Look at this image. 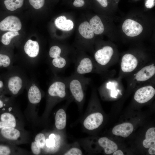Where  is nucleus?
<instances>
[{
    "mask_svg": "<svg viewBox=\"0 0 155 155\" xmlns=\"http://www.w3.org/2000/svg\"><path fill=\"white\" fill-rule=\"evenodd\" d=\"M154 28V21L151 17L144 12L134 11L122 20L118 29L120 38L137 42L149 36Z\"/></svg>",
    "mask_w": 155,
    "mask_h": 155,
    "instance_id": "f257e3e1",
    "label": "nucleus"
},
{
    "mask_svg": "<svg viewBox=\"0 0 155 155\" xmlns=\"http://www.w3.org/2000/svg\"><path fill=\"white\" fill-rule=\"evenodd\" d=\"M147 51L140 47L131 49L121 56L120 68L118 78L121 80L126 78L151 61Z\"/></svg>",
    "mask_w": 155,
    "mask_h": 155,
    "instance_id": "f03ea898",
    "label": "nucleus"
},
{
    "mask_svg": "<svg viewBox=\"0 0 155 155\" xmlns=\"http://www.w3.org/2000/svg\"><path fill=\"white\" fill-rule=\"evenodd\" d=\"M119 57L117 46L110 41L96 50L93 59L100 74H103L107 73L108 69L118 61Z\"/></svg>",
    "mask_w": 155,
    "mask_h": 155,
    "instance_id": "7ed1b4c3",
    "label": "nucleus"
},
{
    "mask_svg": "<svg viewBox=\"0 0 155 155\" xmlns=\"http://www.w3.org/2000/svg\"><path fill=\"white\" fill-rule=\"evenodd\" d=\"M155 64L150 61L127 78V88L128 90L137 89L155 78Z\"/></svg>",
    "mask_w": 155,
    "mask_h": 155,
    "instance_id": "20e7f679",
    "label": "nucleus"
},
{
    "mask_svg": "<svg viewBox=\"0 0 155 155\" xmlns=\"http://www.w3.org/2000/svg\"><path fill=\"white\" fill-rule=\"evenodd\" d=\"M68 89L75 100L82 102L84 97V90L91 82L90 78L73 74L67 78Z\"/></svg>",
    "mask_w": 155,
    "mask_h": 155,
    "instance_id": "39448f33",
    "label": "nucleus"
},
{
    "mask_svg": "<svg viewBox=\"0 0 155 155\" xmlns=\"http://www.w3.org/2000/svg\"><path fill=\"white\" fill-rule=\"evenodd\" d=\"M155 84L154 78L137 88L133 97L135 101L142 104L151 100L155 94Z\"/></svg>",
    "mask_w": 155,
    "mask_h": 155,
    "instance_id": "423d86ee",
    "label": "nucleus"
},
{
    "mask_svg": "<svg viewBox=\"0 0 155 155\" xmlns=\"http://www.w3.org/2000/svg\"><path fill=\"white\" fill-rule=\"evenodd\" d=\"M93 73L100 74L93 59L85 57L76 61L74 74L84 75L86 74Z\"/></svg>",
    "mask_w": 155,
    "mask_h": 155,
    "instance_id": "0eeeda50",
    "label": "nucleus"
},
{
    "mask_svg": "<svg viewBox=\"0 0 155 155\" xmlns=\"http://www.w3.org/2000/svg\"><path fill=\"white\" fill-rule=\"evenodd\" d=\"M68 88L67 78L57 77L50 85L48 92L52 97L63 99L66 96Z\"/></svg>",
    "mask_w": 155,
    "mask_h": 155,
    "instance_id": "6e6552de",
    "label": "nucleus"
},
{
    "mask_svg": "<svg viewBox=\"0 0 155 155\" xmlns=\"http://www.w3.org/2000/svg\"><path fill=\"white\" fill-rule=\"evenodd\" d=\"M61 49L57 45L53 46L50 48L49 55L52 59L51 64L57 70H61L65 68L68 64L66 57L61 55Z\"/></svg>",
    "mask_w": 155,
    "mask_h": 155,
    "instance_id": "1a4fd4ad",
    "label": "nucleus"
},
{
    "mask_svg": "<svg viewBox=\"0 0 155 155\" xmlns=\"http://www.w3.org/2000/svg\"><path fill=\"white\" fill-rule=\"evenodd\" d=\"M121 80L117 78H110L102 84L100 89L105 90L110 92V96L114 98H117L119 93L121 94L122 88Z\"/></svg>",
    "mask_w": 155,
    "mask_h": 155,
    "instance_id": "9d476101",
    "label": "nucleus"
},
{
    "mask_svg": "<svg viewBox=\"0 0 155 155\" xmlns=\"http://www.w3.org/2000/svg\"><path fill=\"white\" fill-rule=\"evenodd\" d=\"M22 26L19 19L13 16H9L0 22V30L3 31H18Z\"/></svg>",
    "mask_w": 155,
    "mask_h": 155,
    "instance_id": "9b49d317",
    "label": "nucleus"
},
{
    "mask_svg": "<svg viewBox=\"0 0 155 155\" xmlns=\"http://www.w3.org/2000/svg\"><path fill=\"white\" fill-rule=\"evenodd\" d=\"M5 81V91H8L12 94H17L22 88L23 81L22 79L17 75H13L3 78Z\"/></svg>",
    "mask_w": 155,
    "mask_h": 155,
    "instance_id": "f8f14e48",
    "label": "nucleus"
},
{
    "mask_svg": "<svg viewBox=\"0 0 155 155\" xmlns=\"http://www.w3.org/2000/svg\"><path fill=\"white\" fill-rule=\"evenodd\" d=\"M103 117L99 112L92 113L88 115L83 123L84 127L89 130H93L98 128L102 123Z\"/></svg>",
    "mask_w": 155,
    "mask_h": 155,
    "instance_id": "ddd939ff",
    "label": "nucleus"
},
{
    "mask_svg": "<svg viewBox=\"0 0 155 155\" xmlns=\"http://www.w3.org/2000/svg\"><path fill=\"white\" fill-rule=\"evenodd\" d=\"M133 129V126L132 123L125 122L115 126L112 129V132L115 135L125 138L132 133Z\"/></svg>",
    "mask_w": 155,
    "mask_h": 155,
    "instance_id": "4468645a",
    "label": "nucleus"
},
{
    "mask_svg": "<svg viewBox=\"0 0 155 155\" xmlns=\"http://www.w3.org/2000/svg\"><path fill=\"white\" fill-rule=\"evenodd\" d=\"M98 143L101 147L104 148L105 153L107 154L113 153L118 149L117 144L106 137L100 138Z\"/></svg>",
    "mask_w": 155,
    "mask_h": 155,
    "instance_id": "2eb2a0df",
    "label": "nucleus"
},
{
    "mask_svg": "<svg viewBox=\"0 0 155 155\" xmlns=\"http://www.w3.org/2000/svg\"><path fill=\"white\" fill-rule=\"evenodd\" d=\"M89 24L95 34L100 35L105 32V24L98 15L92 17L90 20Z\"/></svg>",
    "mask_w": 155,
    "mask_h": 155,
    "instance_id": "dca6fc26",
    "label": "nucleus"
},
{
    "mask_svg": "<svg viewBox=\"0 0 155 155\" xmlns=\"http://www.w3.org/2000/svg\"><path fill=\"white\" fill-rule=\"evenodd\" d=\"M24 49L28 56L34 58L37 56L39 53V46L37 42L29 39L25 44Z\"/></svg>",
    "mask_w": 155,
    "mask_h": 155,
    "instance_id": "f3484780",
    "label": "nucleus"
},
{
    "mask_svg": "<svg viewBox=\"0 0 155 155\" xmlns=\"http://www.w3.org/2000/svg\"><path fill=\"white\" fill-rule=\"evenodd\" d=\"M55 24L59 29L65 31H69L73 28V23L70 20H68L65 16L57 17L55 21Z\"/></svg>",
    "mask_w": 155,
    "mask_h": 155,
    "instance_id": "a211bd4d",
    "label": "nucleus"
},
{
    "mask_svg": "<svg viewBox=\"0 0 155 155\" xmlns=\"http://www.w3.org/2000/svg\"><path fill=\"white\" fill-rule=\"evenodd\" d=\"M28 96L30 102L34 104L39 103L42 99L41 92L39 88L34 84L32 85L29 88Z\"/></svg>",
    "mask_w": 155,
    "mask_h": 155,
    "instance_id": "6ab92c4d",
    "label": "nucleus"
},
{
    "mask_svg": "<svg viewBox=\"0 0 155 155\" xmlns=\"http://www.w3.org/2000/svg\"><path fill=\"white\" fill-rule=\"evenodd\" d=\"M78 30L80 34L84 38L91 39L94 38V34L89 23L85 21L79 26Z\"/></svg>",
    "mask_w": 155,
    "mask_h": 155,
    "instance_id": "aec40b11",
    "label": "nucleus"
},
{
    "mask_svg": "<svg viewBox=\"0 0 155 155\" xmlns=\"http://www.w3.org/2000/svg\"><path fill=\"white\" fill-rule=\"evenodd\" d=\"M55 119V125L57 129H62L65 128L66 123V115L63 109H60L57 111Z\"/></svg>",
    "mask_w": 155,
    "mask_h": 155,
    "instance_id": "412c9836",
    "label": "nucleus"
},
{
    "mask_svg": "<svg viewBox=\"0 0 155 155\" xmlns=\"http://www.w3.org/2000/svg\"><path fill=\"white\" fill-rule=\"evenodd\" d=\"M143 146L148 148L155 145V128L151 127L146 131L145 134V139L142 142Z\"/></svg>",
    "mask_w": 155,
    "mask_h": 155,
    "instance_id": "4be33fe9",
    "label": "nucleus"
},
{
    "mask_svg": "<svg viewBox=\"0 0 155 155\" xmlns=\"http://www.w3.org/2000/svg\"><path fill=\"white\" fill-rule=\"evenodd\" d=\"M24 0H5L4 4L7 9L13 11L21 7L23 5Z\"/></svg>",
    "mask_w": 155,
    "mask_h": 155,
    "instance_id": "5701e85b",
    "label": "nucleus"
},
{
    "mask_svg": "<svg viewBox=\"0 0 155 155\" xmlns=\"http://www.w3.org/2000/svg\"><path fill=\"white\" fill-rule=\"evenodd\" d=\"M19 35L18 31H10L4 34L2 36L1 42L4 45H9L13 37Z\"/></svg>",
    "mask_w": 155,
    "mask_h": 155,
    "instance_id": "b1692460",
    "label": "nucleus"
},
{
    "mask_svg": "<svg viewBox=\"0 0 155 155\" xmlns=\"http://www.w3.org/2000/svg\"><path fill=\"white\" fill-rule=\"evenodd\" d=\"M11 63L10 59L8 55L0 53V68H7L10 65Z\"/></svg>",
    "mask_w": 155,
    "mask_h": 155,
    "instance_id": "393cba45",
    "label": "nucleus"
},
{
    "mask_svg": "<svg viewBox=\"0 0 155 155\" xmlns=\"http://www.w3.org/2000/svg\"><path fill=\"white\" fill-rule=\"evenodd\" d=\"M10 147L7 145L3 144L0 141V155H8L11 153Z\"/></svg>",
    "mask_w": 155,
    "mask_h": 155,
    "instance_id": "a878e982",
    "label": "nucleus"
},
{
    "mask_svg": "<svg viewBox=\"0 0 155 155\" xmlns=\"http://www.w3.org/2000/svg\"><path fill=\"white\" fill-rule=\"evenodd\" d=\"M35 141L39 145L41 148H43L45 144V137L44 135L42 133L37 134L35 138Z\"/></svg>",
    "mask_w": 155,
    "mask_h": 155,
    "instance_id": "bb28decb",
    "label": "nucleus"
},
{
    "mask_svg": "<svg viewBox=\"0 0 155 155\" xmlns=\"http://www.w3.org/2000/svg\"><path fill=\"white\" fill-rule=\"evenodd\" d=\"M30 4L35 9L41 8L44 5L45 0H28Z\"/></svg>",
    "mask_w": 155,
    "mask_h": 155,
    "instance_id": "cd10ccee",
    "label": "nucleus"
},
{
    "mask_svg": "<svg viewBox=\"0 0 155 155\" xmlns=\"http://www.w3.org/2000/svg\"><path fill=\"white\" fill-rule=\"evenodd\" d=\"M31 148L32 153L34 154L38 155L40 153L41 148L39 145L35 141L32 143Z\"/></svg>",
    "mask_w": 155,
    "mask_h": 155,
    "instance_id": "c85d7f7f",
    "label": "nucleus"
},
{
    "mask_svg": "<svg viewBox=\"0 0 155 155\" xmlns=\"http://www.w3.org/2000/svg\"><path fill=\"white\" fill-rule=\"evenodd\" d=\"M82 153L80 149L77 148H72L65 153V155H81Z\"/></svg>",
    "mask_w": 155,
    "mask_h": 155,
    "instance_id": "c756f323",
    "label": "nucleus"
},
{
    "mask_svg": "<svg viewBox=\"0 0 155 155\" xmlns=\"http://www.w3.org/2000/svg\"><path fill=\"white\" fill-rule=\"evenodd\" d=\"M155 5V0H144V6L146 9L153 8Z\"/></svg>",
    "mask_w": 155,
    "mask_h": 155,
    "instance_id": "7c9ffc66",
    "label": "nucleus"
},
{
    "mask_svg": "<svg viewBox=\"0 0 155 155\" xmlns=\"http://www.w3.org/2000/svg\"><path fill=\"white\" fill-rule=\"evenodd\" d=\"M5 91V85L4 79L0 78V96Z\"/></svg>",
    "mask_w": 155,
    "mask_h": 155,
    "instance_id": "2f4dec72",
    "label": "nucleus"
},
{
    "mask_svg": "<svg viewBox=\"0 0 155 155\" xmlns=\"http://www.w3.org/2000/svg\"><path fill=\"white\" fill-rule=\"evenodd\" d=\"M2 95L0 96V112L5 111V108L6 106V103L1 97Z\"/></svg>",
    "mask_w": 155,
    "mask_h": 155,
    "instance_id": "473e14b6",
    "label": "nucleus"
},
{
    "mask_svg": "<svg viewBox=\"0 0 155 155\" xmlns=\"http://www.w3.org/2000/svg\"><path fill=\"white\" fill-rule=\"evenodd\" d=\"M45 144L48 147H52L55 144V141L54 139H48L45 140Z\"/></svg>",
    "mask_w": 155,
    "mask_h": 155,
    "instance_id": "72a5a7b5",
    "label": "nucleus"
},
{
    "mask_svg": "<svg viewBox=\"0 0 155 155\" xmlns=\"http://www.w3.org/2000/svg\"><path fill=\"white\" fill-rule=\"evenodd\" d=\"M85 4L84 0H75L73 3L74 6L77 7L83 6Z\"/></svg>",
    "mask_w": 155,
    "mask_h": 155,
    "instance_id": "f704fd0d",
    "label": "nucleus"
},
{
    "mask_svg": "<svg viewBox=\"0 0 155 155\" xmlns=\"http://www.w3.org/2000/svg\"><path fill=\"white\" fill-rule=\"evenodd\" d=\"M148 150L149 153L150 155L155 154V145L149 148Z\"/></svg>",
    "mask_w": 155,
    "mask_h": 155,
    "instance_id": "c9c22d12",
    "label": "nucleus"
},
{
    "mask_svg": "<svg viewBox=\"0 0 155 155\" xmlns=\"http://www.w3.org/2000/svg\"><path fill=\"white\" fill-rule=\"evenodd\" d=\"M113 155H123L124 153L121 150H116L113 153Z\"/></svg>",
    "mask_w": 155,
    "mask_h": 155,
    "instance_id": "e433bc0d",
    "label": "nucleus"
},
{
    "mask_svg": "<svg viewBox=\"0 0 155 155\" xmlns=\"http://www.w3.org/2000/svg\"><path fill=\"white\" fill-rule=\"evenodd\" d=\"M55 137V135L54 134H52L50 135L49 136V138L51 139H54Z\"/></svg>",
    "mask_w": 155,
    "mask_h": 155,
    "instance_id": "4c0bfd02",
    "label": "nucleus"
},
{
    "mask_svg": "<svg viewBox=\"0 0 155 155\" xmlns=\"http://www.w3.org/2000/svg\"><path fill=\"white\" fill-rule=\"evenodd\" d=\"M117 5H118L119 0H112Z\"/></svg>",
    "mask_w": 155,
    "mask_h": 155,
    "instance_id": "58836bf2",
    "label": "nucleus"
},
{
    "mask_svg": "<svg viewBox=\"0 0 155 155\" xmlns=\"http://www.w3.org/2000/svg\"></svg>",
    "mask_w": 155,
    "mask_h": 155,
    "instance_id": "ea45409f",
    "label": "nucleus"
}]
</instances>
